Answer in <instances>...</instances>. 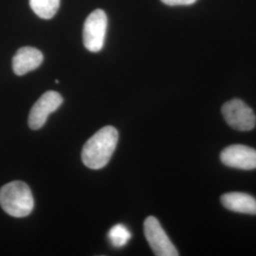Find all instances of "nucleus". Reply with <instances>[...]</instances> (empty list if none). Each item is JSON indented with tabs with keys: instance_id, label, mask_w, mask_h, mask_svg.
Returning <instances> with one entry per match:
<instances>
[{
	"instance_id": "nucleus-1",
	"label": "nucleus",
	"mask_w": 256,
	"mask_h": 256,
	"mask_svg": "<svg viewBox=\"0 0 256 256\" xmlns=\"http://www.w3.org/2000/svg\"><path fill=\"white\" fill-rule=\"evenodd\" d=\"M119 140V133L113 126H104L84 144L82 150L84 164L90 169H102L108 164Z\"/></svg>"
},
{
	"instance_id": "nucleus-2",
	"label": "nucleus",
	"mask_w": 256,
	"mask_h": 256,
	"mask_svg": "<svg viewBox=\"0 0 256 256\" xmlns=\"http://www.w3.org/2000/svg\"><path fill=\"white\" fill-rule=\"evenodd\" d=\"M0 206L14 218H25L34 207L30 187L23 182H12L0 189Z\"/></svg>"
},
{
	"instance_id": "nucleus-3",
	"label": "nucleus",
	"mask_w": 256,
	"mask_h": 256,
	"mask_svg": "<svg viewBox=\"0 0 256 256\" xmlns=\"http://www.w3.org/2000/svg\"><path fill=\"white\" fill-rule=\"evenodd\" d=\"M106 28V14L101 9L92 12L86 19L82 30V41L88 50L92 52H98L101 50L104 43Z\"/></svg>"
},
{
	"instance_id": "nucleus-4",
	"label": "nucleus",
	"mask_w": 256,
	"mask_h": 256,
	"mask_svg": "<svg viewBox=\"0 0 256 256\" xmlns=\"http://www.w3.org/2000/svg\"><path fill=\"white\" fill-rule=\"evenodd\" d=\"M222 115L230 126L238 131H250L256 128L254 112L240 99L225 102L222 106Z\"/></svg>"
},
{
	"instance_id": "nucleus-5",
	"label": "nucleus",
	"mask_w": 256,
	"mask_h": 256,
	"mask_svg": "<svg viewBox=\"0 0 256 256\" xmlns=\"http://www.w3.org/2000/svg\"><path fill=\"white\" fill-rule=\"evenodd\" d=\"M144 236L148 244L158 256H178V252L155 216H148L144 224Z\"/></svg>"
},
{
	"instance_id": "nucleus-6",
	"label": "nucleus",
	"mask_w": 256,
	"mask_h": 256,
	"mask_svg": "<svg viewBox=\"0 0 256 256\" xmlns=\"http://www.w3.org/2000/svg\"><path fill=\"white\" fill-rule=\"evenodd\" d=\"M62 104L63 97L58 92H45L30 110L28 120L30 128L37 130L44 126L48 115L58 110Z\"/></svg>"
},
{
	"instance_id": "nucleus-7",
	"label": "nucleus",
	"mask_w": 256,
	"mask_h": 256,
	"mask_svg": "<svg viewBox=\"0 0 256 256\" xmlns=\"http://www.w3.org/2000/svg\"><path fill=\"white\" fill-rule=\"evenodd\" d=\"M220 160L226 166L232 168L241 170L256 169V150L246 146H230L221 152Z\"/></svg>"
},
{
	"instance_id": "nucleus-8",
	"label": "nucleus",
	"mask_w": 256,
	"mask_h": 256,
	"mask_svg": "<svg viewBox=\"0 0 256 256\" xmlns=\"http://www.w3.org/2000/svg\"><path fill=\"white\" fill-rule=\"evenodd\" d=\"M43 54L32 46H23L19 48L12 58L14 72L22 76L30 72H32L43 63Z\"/></svg>"
},
{
	"instance_id": "nucleus-9",
	"label": "nucleus",
	"mask_w": 256,
	"mask_h": 256,
	"mask_svg": "<svg viewBox=\"0 0 256 256\" xmlns=\"http://www.w3.org/2000/svg\"><path fill=\"white\" fill-rule=\"evenodd\" d=\"M223 206L239 214H256V200L250 194L245 192H232L225 194L221 196Z\"/></svg>"
},
{
	"instance_id": "nucleus-10",
	"label": "nucleus",
	"mask_w": 256,
	"mask_h": 256,
	"mask_svg": "<svg viewBox=\"0 0 256 256\" xmlns=\"http://www.w3.org/2000/svg\"><path fill=\"white\" fill-rule=\"evenodd\" d=\"M30 6L39 18H52L60 6V0H30Z\"/></svg>"
},
{
	"instance_id": "nucleus-11",
	"label": "nucleus",
	"mask_w": 256,
	"mask_h": 256,
	"mask_svg": "<svg viewBox=\"0 0 256 256\" xmlns=\"http://www.w3.org/2000/svg\"><path fill=\"white\" fill-rule=\"evenodd\" d=\"M108 238L111 244L115 248L124 247L131 238V232L122 224H117L110 229Z\"/></svg>"
},
{
	"instance_id": "nucleus-12",
	"label": "nucleus",
	"mask_w": 256,
	"mask_h": 256,
	"mask_svg": "<svg viewBox=\"0 0 256 256\" xmlns=\"http://www.w3.org/2000/svg\"><path fill=\"white\" fill-rule=\"evenodd\" d=\"M198 0H162V3L169 6H184V5H192Z\"/></svg>"
}]
</instances>
